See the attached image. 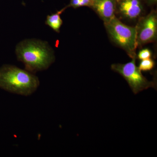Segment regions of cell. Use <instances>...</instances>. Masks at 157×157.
<instances>
[{"mask_svg": "<svg viewBox=\"0 0 157 157\" xmlns=\"http://www.w3.org/2000/svg\"><path fill=\"white\" fill-rule=\"evenodd\" d=\"M15 54L25 70L33 73L47 70L55 61L54 51L48 42L36 39H25L17 43Z\"/></svg>", "mask_w": 157, "mask_h": 157, "instance_id": "6da1fadb", "label": "cell"}, {"mask_svg": "<svg viewBox=\"0 0 157 157\" xmlns=\"http://www.w3.org/2000/svg\"><path fill=\"white\" fill-rule=\"evenodd\" d=\"M39 78L34 73L14 65H3L0 68V88L12 94L29 96L37 90Z\"/></svg>", "mask_w": 157, "mask_h": 157, "instance_id": "7a4b0ae2", "label": "cell"}, {"mask_svg": "<svg viewBox=\"0 0 157 157\" xmlns=\"http://www.w3.org/2000/svg\"><path fill=\"white\" fill-rule=\"evenodd\" d=\"M104 25L110 40L124 50L130 58H136L137 45L135 26L126 25L116 16Z\"/></svg>", "mask_w": 157, "mask_h": 157, "instance_id": "3957f363", "label": "cell"}, {"mask_svg": "<svg viewBox=\"0 0 157 157\" xmlns=\"http://www.w3.org/2000/svg\"><path fill=\"white\" fill-rule=\"evenodd\" d=\"M132 59V61L127 63L113 64L111 65V69L125 78L135 94L148 88H155L154 82L148 81L136 66V58Z\"/></svg>", "mask_w": 157, "mask_h": 157, "instance_id": "277c9868", "label": "cell"}, {"mask_svg": "<svg viewBox=\"0 0 157 157\" xmlns=\"http://www.w3.org/2000/svg\"><path fill=\"white\" fill-rule=\"evenodd\" d=\"M137 47L155 42L157 38V13L152 10L148 14L141 17L135 26Z\"/></svg>", "mask_w": 157, "mask_h": 157, "instance_id": "5b68a950", "label": "cell"}, {"mask_svg": "<svg viewBox=\"0 0 157 157\" xmlns=\"http://www.w3.org/2000/svg\"><path fill=\"white\" fill-rule=\"evenodd\" d=\"M144 11L142 0H117L116 11L125 19L135 21L141 17Z\"/></svg>", "mask_w": 157, "mask_h": 157, "instance_id": "8992f818", "label": "cell"}, {"mask_svg": "<svg viewBox=\"0 0 157 157\" xmlns=\"http://www.w3.org/2000/svg\"><path fill=\"white\" fill-rule=\"evenodd\" d=\"M117 0H94L92 9L106 23L116 16Z\"/></svg>", "mask_w": 157, "mask_h": 157, "instance_id": "52a82bcc", "label": "cell"}, {"mask_svg": "<svg viewBox=\"0 0 157 157\" xmlns=\"http://www.w3.org/2000/svg\"><path fill=\"white\" fill-rule=\"evenodd\" d=\"M68 8V6H66L59 11H57L55 13L48 15L46 17L45 21V24L48 26L56 33H59L60 29L63 23L60 15Z\"/></svg>", "mask_w": 157, "mask_h": 157, "instance_id": "ba28073f", "label": "cell"}, {"mask_svg": "<svg viewBox=\"0 0 157 157\" xmlns=\"http://www.w3.org/2000/svg\"><path fill=\"white\" fill-rule=\"evenodd\" d=\"M155 63L152 59L149 58L141 60L139 64V68L140 71H150L154 67Z\"/></svg>", "mask_w": 157, "mask_h": 157, "instance_id": "9c48e42d", "label": "cell"}, {"mask_svg": "<svg viewBox=\"0 0 157 157\" xmlns=\"http://www.w3.org/2000/svg\"><path fill=\"white\" fill-rule=\"evenodd\" d=\"M152 56V52L148 48H144L142 49L138 52L137 57L140 60L150 58Z\"/></svg>", "mask_w": 157, "mask_h": 157, "instance_id": "30bf717a", "label": "cell"}, {"mask_svg": "<svg viewBox=\"0 0 157 157\" xmlns=\"http://www.w3.org/2000/svg\"><path fill=\"white\" fill-rule=\"evenodd\" d=\"M93 2L94 0H80L79 7L86 6L91 8L92 6Z\"/></svg>", "mask_w": 157, "mask_h": 157, "instance_id": "8fae6325", "label": "cell"}, {"mask_svg": "<svg viewBox=\"0 0 157 157\" xmlns=\"http://www.w3.org/2000/svg\"><path fill=\"white\" fill-rule=\"evenodd\" d=\"M80 0H70V4L68 5L69 7H72L74 9H77L79 8Z\"/></svg>", "mask_w": 157, "mask_h": 157, "instance_id": "7c38bea8", "label": "cell"}, {"mask_svg": "<svg viewBox=\"0 0 157 157\" xmlns=\"http://www.w3.org/2000/svg\"><path fill=\"white\" fill-rule=\"evenodd\" d=\"M145 1L149 6L155 5L157 2V0H145Z\"/></svg>", "mask_w": 157, "mask_h": 157, "instance_id": "4fadbf2b", "label": "cell"}]
</instances>
